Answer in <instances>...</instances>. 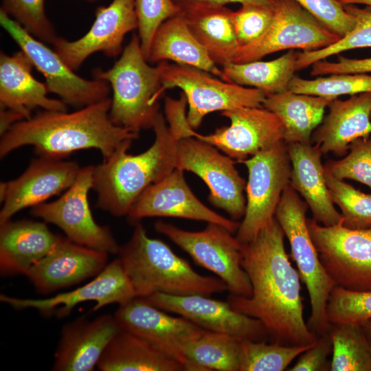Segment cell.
Wrapping results in <instances>:
<instances>
[{
  "instance_id": "9",
  "label": "cell",
  "mask_w": 371,
  "mask_h": 371,
  "mask_svg": "<svg viewBox=\"0 0 371 371\" xmlns=\"http://www.w3.org/2000/svg\"><path fill=\"white\" fill-rule=\"evenodd\" d=\"M155 230L168 237L188 253L199 265L213 272L234 295L249 297L251 285L241 266L242 243L224 227L208 223L199 232L180 229L158 221Z\"/></svg>"
},
{
  "instance_id": "21",
  "label": "cell",
  "mask_w": 371,
  "mask_h": 371,
  "mask_svg": "<svg viewBox=\"0 0 371 371\" xmlns=\"http://www.w3.org/2000/svg\"><path fill=\"white\" fill-rule=\"evenodd\" d=\"M108 254L59 236L54 249L26 276L37 292L49 294L98 275L107 265Z\"/></svg>"
},
{
  "instance_id": "42",
  "label": "cell",
  "mask_w": 371,
  "mask_h": 371,
  "mask_svg": "<svg viewBox=\"0 0 371 371\" xmlns=\"http://www.w3.org/2000/svg\"><path fill=\"white\" fill-rule=\"evenodd\" d=\"M135 10L140 46L147 60L154 35L159 27L181 10L173 0H135Z\"/></svg>"
},
{
  "instance_id": "6",
  "label": "cell",
  "mask_w": 371,
  "mask_h": 371,
  "mask_svg": "<svg viewBox=\"0 0 371 371\" xmlns=\"http://www.w3.org/2000/svg\"><path fill=\"white\" fill-rule=\"evenodd\" d=\"M308 207L289 185L282 193L275 218L289 243L291 257L308 293L311 315L308 327L319 337L328 333L331 326L327 320L326 306L335 284L324 269L312 240L306 216Z\"/></svg>"
},
{
  "instance_id": "18",
  "label": "cell",
  "mask_w": 371,
  "mask_h": 371,
  "mask_svg": "<svg viewBox=\"0 0 371 371\" xmlns=\"http://www.w3.org/2000/svg\"><path fill=\"white\" fill-rule=\"evenodd\" d=\"M95 19L88 32L70 41L58 36L54 51L73 71L93 53L101 52L115 58L122 50L125 35L138 28L135 0H113L108 6H99Z\"/></svg>"
},
{
  "instance_id": "22",
  "label": "cell",
  "mask_w": 371,
  "mask_h": 371,
  "mask_svg": "<svg viewBox=\"0 0 371 371\" xmlns=\"http://www.w3.org/2000/svg\"><path fill=\"white\" fill-rule=\"evenodd\" d=\"M81 168L74 161L40 157L31 161L16 179L5 181L6 194L0 211V225L19 211L34 207L67 190Z\"/></svg>"
},
{
  "instance_id": "36",
  "label": "cell",
  "mask_w": 371,
  "mask_h": 371,
  "mask_svg": "<svg viewBox=\"0 0 371 371\" xmlns=\"http://www.w3.org/2000/svg\"><path fill=\"white\" fill-rule=\"evenodd\" d=\"M344 6L355 21L354 28L339 41L326 47L300 52L296 63L297 71L344 51L371 47V6L359 8L352 4Z\"/></svg>"
},
{
  "instance_id": "16",
  "label": "cell",
  "mask_w": 371,
  "mask_h": 371,
  "mask_svg": "<svg viewBox=\"0 0 371 371\" xmlns=\"http://www.w3.org/2000/svg\"><path fill=\"white\" fill-rule=\"evenodd\" d=\"M114 316L122 329L148 340L183 365L186 371H194L183 350L203 328L186 317L164 313L141 297L120 304Z\"/></svg>"
},
{
  "instance_id": "12",
  "label": "cell",
  "mask_w": 371,
  "mask_h": 371,
  "mask_svg": "<svg viewBox=\"0 0 371 371\" xmlns=\"http://www.w3.org/2000/svg\"><path fill=\"white\" fill-rule=\"evenodd\" d=\"M341 36L322 24L294 0H282L265 32L255 41L238 47L232 63L260 60L285 49L317 50Z\"/></svg>"
},
{
  "instance_id": "20",
  "label": "cell",
  "mask_w": 371,
  "mask_h": 371,
  "mask_svg": "<svg viewBox=\"0 0 371 371\" xmlns=\"http://www.w3.org/2000/svg\"><path fill=\"white\" fill-rule=\"evenodd\" d=\"M135 297L131 283L118 258L107 264L93 280L73 291L43 299H23L1 294L0 300L14 309L34 308L45 315L59 307L56 313L63 317L82 302L94 301L93 311H95L111 304H120Z\"/></svg>"
},
{
  "instance_id": "50",
  "label": "cell",
  "mask_w": 371,
  "mask_h": 371,
  "mask_svg": "<svg viewBox=\"0 0 371 371\" xmlns=\"http://www.w3.org/2000/svg\"><path fill=\"white\" fill-rule=\"evenodd\" d=\"M361 327L363 330V332L370 343L371 348V319L366 322Z\"/></svg>"
},
{
  "instance_id": "34",
  "label": "cell",
  "mask_w": 371,
  "mask_h": 371,
  "mask_svg": "<svg viewBox=\"0 0 371 371\" xmlns=\"http://www.w3.org/2000/svg\"><path fill=\"white\" fill-rule=\"evenodd\" d=\"M330 371H371V348L361 326L331 325Z\"/></svg>"
},
{
  "instance_id": "30",
  "label": "cell",
  "mask_w": 371,
  "mask_h": 371,
  "mask_svg": "<svg viewBox=\"0 0 371 371\" xmlns=\"http://www.w3.org/2000/svg\"><path fill=\"white\" fill-rule=\"evenodd\" d=\"M333 99L288 90L267 95L262 106L282 122L286 144L310 143L313 133L324 117L325 109Z\"/></svg>"
},
{
  "instance_id": "24",
  "label": "cell",
  "mask_w": 371,
  "mask_h": 371,
  "mask_svg": "<svg viewBox=\"0 0 371 371\" xmlns=\"http://www.w3.org/2000/svg\"><path fill=\"white\" fill-rule=\"evenodd\" d=\"M328 113L314 131L311 143L324 154L345 155L350 144L371 134V92L351 95L328 104Z\"/></svg>"
},
{
  "instance_id": "3",
  "label": "cell",
  "mask_w": 371,
  "mask_h": 371,
  "mask_svg": "<svg viewBox=\"0 0 371 371\" xmlns=\"http://www.w3.org/2000/svg\"><path fill=\"white\" fill-rule=\"evenodd\" d=\"M152 128L153 144L137 155L127 153L132 141L121 145L103 161L93 166L92 189L98 206L112 215H127L137 197L150 185L175 168V147L179 139L166 124L162 113Z\"/></svg>"
},
{
  "instance_id": "25",
  "label": "cell",
  "mask_w": 371,
  "mask_h": 371,
  "mask_svg": "<svg viewBox=\"0 0 371 371\" xmlns=\"http://www.w3.org/2000/svg\"><path fill=\"white\" fill-rule=\"evenodd\" d=\"M286 145L291 164V187L304 199L313 218L319 223L324 226L339 223L341 215L327 187L320 148L311 142Z\"/></svg>"
},
{
  "instance_id": "8",
  "label": "cell",
  "mask_w": 371,
  "mask_h": 371,
  "mask_svg": "<svg viewBox=\"0 0 371 371\" xmlns=\"http://www.w3.org/2000/svg\"><path fill=\"white\" fill-rule=\"evenodd\" d=\"M341 222L324 226L307 218L321 262L335 286L353 291H371V227L352 229Z\"/></svg>"
},
{
  "instance_id": "35",
  "label": "cell",
  "mask_w": 371,
  "mask_h": 371,
  "mask_svg": "<svg viewBox=\"0 0 371 371\" xmlns=\"http://www.w3.org/2000/svg\"><path fill=\"white\" fill-rule=\"evenodd\" d=\"M327 187L335 205L341 210L342 225L349 229L371 227V193H364L335 177L324 166Z\"/></svg>"
},
{
  "instance_id": "43",
  "label": "cell",
  "mask_w": 371,
  "mask_h": 371,
  "mask_svg": "<svg viewBox=\"0 0 371 371\" xmlns=\"http://www.w3.org/2000/svg\"><path fill=\"white\" fill-rule=\"evenodd\" d=\"M275 10L276 8L245 4L232 11V19L238 46L247 45L260 36L271 24Z\"/></svg>"
},
{
  "instance_id": "39",
  "label": "cell",
  "mask_w": 371,
  "mask_h": 371,
  "mask_svg": "<svg viewBox=\"0 0 371 371\" xmlns=\"http://www.w3.org/2000/svg\"><path fill=\"white\" fill-rule=\"evenodd\" d=\"M326 317L330 325H363L371 319V291H353L334 286L328 297Z\"/></svg>"
},
{
  "instance_id": "29",
  "label": "cell",
  "mask_w": 371,
  "mask_h": 371,
  "mask_svg": "<svg viewBox=\"0 0 371 371\" xmlns=\"http://www.w3.org/2000/svg\"><path fill=\"white\" fill-rule=\"evenodd\" d=\"M97 368L101 371H186L148 340L122 328L106 346Z\"/></svg>"
},
{
  "instance_id": "38",
  "label": "cell",
  "mask_w": 371,
  "mask_h": 371,
  "mask_svg": "<svg viewBox=\"0 0 371 371\" xmlns=\"http://www.w3.org/2000/svg\"><path fill=\"white\" fill-rule=\"evenodd\" d=\"M289 91L331 98H338L343 95H353L371 92V75L339 74L311 80L295 75L289 84Z\"/></svg>"
},
{
  "instance_id": "10",
  "label": "cell",
  "mask_w": 371,
  "mask_h": 371,
  "mask_svg": "<svg viewBox=\"0 0 371 371\" xmlns=\"http://www.w3.org/2000/svg\"><path fill=\"white\" fill-rule=\"evenodd\" d=\"M248 170L246 209L236 238L245 244L274 218L282 193L289 185L291 164L284 142L240 162Z\"/></svg>"
},
{
  "instance_id": "7",
  "label": "cell",
  "mask_w": 371,
  "mask_h": 371,
  "mask_svg": "<svg viewBox=\"0 0 371 371\" xmlns=\"http://www.w3.org/2000/svg\"><path fill=\"white\" fill-rule=\"evenodd\" d=\"M161 68V91L173 87L183 91L188 111L190 126L198 128L203 117L214 111L241 107L262 106L266 94L256 88H247L212 78L208 72L194 67L159 63Z\"/></svg>"
},
{
  "instance_id": "26",
  "label": "cell",
  "mask_w": 371,
  "mask_h": 371,
  "mask_svg": "<svg viewBox=\"0 0 371 371\" xmlns=\"http://www.w3.org/2000/svg\"><path fill=\"white\" fill-rule=\"evenodd\" d=\"M33 65L19 51L11 56L0 54V109L14 111L23 120L31 117L37 107L45 111H67L62 100L50 98L45 83L34 78Z\"/></svg>"
},
{
  "instance_id": "2",
  "label": "cell",
  "mask_w": 371,
  "mask_h": 371,
  "mask_svg": "<svg viewBox=\"0 0 371 371\" xmlns=\"http://www.w3.org/2000/svg\"><path fill=\"white\" fill-rule=\"evenodd\" d=\"M111 105V99L106 98L72 113L44 110L19 121L1 136L0 157L30 145L41 157L60 159L79 150L95 148L106 159L138 135L113 123Z\"/></svg>"
},
{
  "instance_id": "23",
  "label": "cell",
  "mask_w": 371,
  "mask_h": 371,
  "mask_svg": "<svg viewBox=\"0 0 371 371\" xmlns=\"http://www.w3.org/2000/svg\"><path fill=\"white\" fill-rule=\"evenodd\" d=\"M121 330L114 315L93 320L80 317L64 325L52 370L92 371L112 338Z\"/></svg>"
},
{
  "instance_id": "48",
  "label": "cell",
  "mask_w": 371,
  "mask_h": 371,
  "mask_svg": "<svg viewBox=\"0 0 371 371\" xmlns=\"http://www.w3.org/2000/svg\"><path fill=\"white\" fill-rule=\"evenodd\" d=\"M23 120L16 112L0 109V135L5 134L15 123Z\"/></svg>"
},
{
  "instance_id": "15",
  "label": "cell",
  "mask_w": 371,
  "mask_h": 371,
  "mask_svg": "<svg viewBox=\"0 0 371 371\" xmlns=\"http://www.w3.org/2000/svg\"><path fill=\"white\" fill-rule=\"evenodd\" d=\"M229 126L201 135L188 126L186 137L208 143L238 163L284 142V128L276 114L262 106L241 107L221 112Z\"/></svg>"
},
{
  "instance_id": "14",
  "label": "cell",
  "mask_w": 371,
  "mask_h": 371,
  "mask_svg": "<svg viewBox=\"0 0 371 371\" xmlns=\"http://www.w3.org/2000/svg\"><path fill=\"white\" fill-rule=\"evenodd\" d=\"M93 172V166L81 168L74 183L58 199L32 207L31 214L56 225L76 243L117 254L120 247L109 228L95 221L89 205Z\"/></svg>"
},
{
  "instance_id": "32",
  "label": "cell",
  "mask_w": 371,
  "mask_h": 371,
  "mask_svg": "<svg viewBox=\"0 0 371 371\" xmlns=\"http://www.w3.org/2000/svg\"><path fill=\"white\" fill-rule=\"evenodd\" d=\"M299 53L290 49L270 61L229 63L223 66L222 70L228 82L253 87L262 91L266 95L282 93L289 90L297 71Z\"/></svg>"
},
{
  "instance_id": "51",
  "label": "cell",
  "mask_w": 371,
  "mask_h": 371,
  "mask_svg": "<svg viewBox=\"0 0 371 371\" xmlns=\"http://www.w3.org/2000/svg\"><path fill=\"white\" fill-rule=\"evenodd\" d=\"M84 1L93 3V2H95V1H99V0H84Z\"/></svg>"
},
{
  "instance_id": "27",
  "label": "cell",
  "mask_w": 371,
  "mask_h": 371,
  "mask_svg": "<svg viewBox=\"0 0 371 371\" xmlns=\"http://www.w3.org/2000/svg\"><path fill=\"white\" fill-rule=\"evenodd\" d=\"M58 238L43 222L10 220L0 225L1 275L26 276L54 249Z\"/></svg>"
},
{
  "instance_id": "11",
  "label": "cell",
  "mask_w": 371,
  "mask_h": 371,
  "mask_svg": "<svg viewBox=\"0 0 371 371\" xmlns=\"http://www.w3.org/2000/svg\"><path fill=\"white\" fill-rule=\"evenodd\" d=\"M236 163L216 147L196 137L187 136L177 140L176 168L199 177L210 190V202L237 221L245 213L246 182L236 170Z\"/></svg>"
},
{
  "instance_id": "19",
  "label": "cell",
  "mask_w": 371,
  "mask_h": 371,
  "mask_svg": "<svg viewBox=\"0 0 371 371\" xmlns=\"http://www.w3.org/2000/svg\"><path fill=\"white\" fill-rule=\"evenodd\" d=\"M127 216L133 223L154 216L201 221L220 225L232 233L237 232L240 225L238 221L217 214L199 201L187 184L183 171L177 168L143 191Z\"/></svg>"
},
{
  "instance_id": "37",
  "label": "cell",
  "mask_w": 371,
  "mask_h": 371,
  "mask_svg": "<svg viewBox=\"0 0 371 371\" xmlns=\"http://www.w3.org/2000/svg\"><path fill=\"white\" fill-rule=\"evenodd\" d=\"M268 341H241L240 371H283L315 344L284 346Z\"/></svg>"
},
{
  "instance_id": "4",
  "label": "cell",
  "mask_w": 371,
  "mask_h": 371,
  "mask_svg": "<svg viewBox=\"0 0 371 371\" xmlns=\"http://www.w3.org/2000/svg\"><path fill=\"white\" fill-rule=\"evenodd\" d=\"M117 254L136 297L156 293L210 296L227 291L221 279L198 273L164 242L150 238L139 221Z\"/></svg>"
},
{
  "instance_id": "44",
  "label": "cell",
  "mask_w": 371,
  "mask_h": 371,
  "mask_svg": "<svg viewBox=\"0 0 371 371\" xmlns=\"http://www.w3.org/2000/svg\"><path fill=\"white\" fill-rule=\"evenodd\" d=\"M330 30L342 37L350 32L355 21L337 0H294Z\"/></svg>"
},
{
  "instance_id": "46",
  "label": "cell",
  "mask_w": 371,
  "mask_h": 371,
  "mask_svg": "<svg viewBox=\"0 0 371 371\" xmlns=\"http://www.w3.org/2000/svg\"><path fill=\"white\" fill-rule=\"evenodd\" d=\"M310 73L313 76L339 74H370L371 57L357 59L338 55L336 62L324 59L314 63L311 65Z\"/></svg>"
},
{
  "instance_id": "45",
  "label": "cell",
  "mask_w": 371,
  "mask_h": 371,
  "mask_svg": "<svg viewBox=\"0 0 371 371\" xmlns=\"http://www.w3.org/2000/svg\"><path fill=\"white\" fill-rule=\"evenodd\" d=\"M333 346L329 333L318 337L316 343L302 352L296 363L287 369L289 371H328Z\"/></svg>"
},
{
  "instance_id": "17",
  "label": "cell",
  "mask_w": 371,
  "mask_h": 371,
  "mask_svg": "<svg viewBox=\"0 0 371 371\" xmlns=\"http://www.w3.org/2000/svg\"><path fill=\"white\" fill-rule=\"evenodd\" d=\"M144 298L157 308L186 317L204 330L241 341H269L268 333L259 319L238 312L227 302L202 295H172L161 293Z\"/></svg>"
},
{
  "instance_id": "47",
  "label": "cell",
  "mask_w": 371,
  "mask_h": 371,
  "mask_svg": "<svg viewBox=\"0 0 371 371\" xmlns=\"http://www.w3.org/2000/svg\"><path fill=\"white\" fill-rule=\"evenodd\" d=\"M282 0H173L181 11L203 6L225 5L228 3L260 5L276 8Z\"/></svg>"
},
{
  "instance_id": "49",
  "label": "cell",
  "mask_w": 371,
  "mask_h": 371,
  "mask_svg": "<svg viewBox=\"0 0 371 371\" xmlns=\"http://www.w3.org/2000/svg\"><path fill=\"white\" fill-rule=\"evenodd\" d=\"M343 5H355L362 4L368 6H371V0H337Z\"/></svg>"
},
{
  "instance_id": "31",
  "label": "cell",
  "mask_w": 371,
  "mask_h": 371,
  "mask_svg": "<svg viewBox=\"0 0 371 371\" xmlns=\"http://www.w3.org/2000/svg\"><path fill=\"white\" fill-rule=\"evenodd\" d=\"M180 12L193 36L216 65L223 67L232 62L239 45L232 19V10L225 5H215Z\"/></svg>"
},
{
  "instance_id": "28",
  "label": "cell",
  "mask_w": 371,
  "mask_h": 371,
  "mask_svg": "<svg viewBox=\"0 0 371 371\" xmlns=\"http://www.w3.org/2000/svg\"><path fill=\"white\" fill-rule=\"evenodd\" d=\"M171 60L203 70L227 81L223 71L212 60L205 48L193 36L179 12L165 21L156 31L147 61Z\"/></svg>"
},
{
  "instance_id": "13",
  "label": "cell",
  "mask_w": 371,
  "mask_h": 371,
  "mask_svg": "<svg viewBox=\"0 0 371 371\" xmlns=\"http://www.w3.org/2000/svg\"><path fill=\"white\" fill-rule=\"evenodd\" d=\"M0 24L43 74L49 93L58 95L65 104L82 107L108 98L110 87L107 82L87 80L76 74L55 51L35 38L2 10Z\"/></svg>"
},
{
  "instance_id": "1",
  "label": "cell",
  "mask_w": 371,
  "mask_h": 371,
  "mask_svg": "<svg viewBox=\"0 0 371 371\" xmlns=\"http://www.w3.org/2000/svg\"><path fill=\"white\" fill-rule=\"evenodd\" d=\"M284 236L274 218L254 238L242 244L241 266L249 277L251 294H229L227 302L238 312L259 319L271 343L311 345L318 336L304 320L301 279L286 252Z\"/></svg>"
},
{
  "instance_id": "40",
  "label": "cell",
  "mask_w": 371,
  "mask_h": 371,
  "mask_svg": "<svg viewBox=\"0 0 371 371\" xmlns=\"http://www.w3.org/2000/svg\"><path fill=\"white\" fill-rule=\"evenodd\" d=\"M45 0H2L0 10L43 43L58 37L45 11Z\"/></svg>"
},
{
  "instance_id": "33",
  "label": "cell",
  "mask_w": 371,
  "mask_h": 371,
  "mask_svg": "<svg viewBox=\"0 0 371 371\" xmlns=\"http://www.w3.org/2000/svg\"><path fill=\"white\" fill-rule=\"evenodd\" d=\"M240 342L234 337L204 330L183 352L194 371H240Z\"/></svg>"
},
{
  "instance_id": "41",
  "label": "cell",
  "mask_w": 371,
  "mask_h": 371,
  "mask_svg": "<svg viewBox=\"0 0 371 371\" xmlns=\"http://www.w3.org/2000/svg\"><path fill=\"white\" fill-rule=\"evenodd\" d=\"M324 166L337 178L361 183L371 189V134L354 141L345 156Z\"/></svg>"
},
{
  "instance_id": "52",
  "label": "cell",
  "mask_w": 371,
  "mask_h": 371,
  "mask_svg": "<svg viewBox=\"0 0 371 371\" xmlns=\"http://www.w3.org/2000/svg\"><path fill=\"white\" fill-rule=\"evenodd\" d=\"M370 119H371V114H370Z\"/></svg>"
},
{
  "instance_id": "5",
  "label": "cell",
  "mask_w": 371,
  "mask_h": 371,
  "mask_svg": "<svg viewBox=\"0 0 371 371\" xmlns=\"http://www.w3.org/2000/svg\"><path fill=\"white\" fill-rule=\"evenodd\" d=\"M139 36L133 34L120 58L107 69H95V79L107 82L113 90L109 116L114 124L132 132L150 128L159 114L161 68L147 63Z\"/></svg>"
}]
</instances>
